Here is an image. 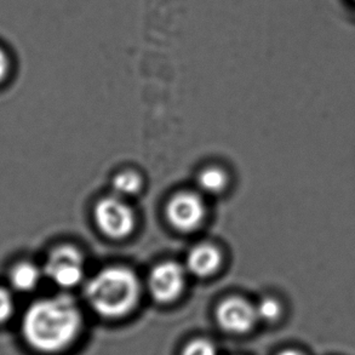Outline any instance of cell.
<instances>
[{
    "instance_id": "cell-1",
    "label": "cell",
    "mask_w": 355,
    "mask_h": 355,
    "mask_svg": "<svg viewBox=\"0 0 355 355\" xmlns=\"http://www.w3.org/2000/svg\"><path fill=\"white\" fill-rule=\"evenodd\" d=\"M82 329V313L66 295L43 298L24 313L22 332L34 349L55 353L69 346Z\"/></svg>"
},
{
    "instance_id": "cell-2",
    "label": "cell",
    "mask_w": 355,
    "mask_h": 355,
    "mask_svg": "<svg viewBox=\"0 0 355 355\" xmlns=\"http://www.w3.org/2000/svg\"><path fill=\"white\" fill-rule=\"evenodd\" d=\"M141 286L136 274L123 266H112L95 274L85 286L92 309L105 318L129 314L139 302Z\"/></svg>"
},
{
    "instance_id": "cell-3",
    "label": "cell",
    "mask_w": 355,
    "mask_h": 355,
    "mask_svg": "<svg viewBox=\"0 0 355 355\" xmlns=\"http://www.w3.org/2000/svg\"><path fill=\"white\" fill-rule=\"evenodd\" d=\"M94 218L102 234L111 239H125L136 228V215L124 198L113 196L97 202Z\"/></svg>"
},
{
    "instance_id": "cell-4",
    "label": "cell",
    "mask_w": 355,
    "mask_h": 355,
    "mask_svg": "<svg viewBox=\"0 0 355 355\" xmlns=\"http://www.w3.org/2000/svg\"><path fill=\"white\" fill-rule=\"evenodd\" d=\"M43 274L60 288H74L85 275L84 256L72 245H61L49 254Z\"/></svg>"
},
{
    "instance_id": "cell-5",
    "label": "cell",
    "mask_w": 355,
    "mask_h": 355,
    "mask_svg": "<svg viewBox=\"0 0 355 355\" xmlns=\"http://www.w3.org/2000/svg\"><path fill=\"white\" fill-rule=\"evenodd\" d=\"M207 217V205L200 196L193 192L178 193L168 200L166 218L178 231L188 233L202 226Z\"/></svg>"
},
{
    "instance_id": "cell-6",
    "label": "cell",
    "mask_w": 355,
    "mask_h": 355,
    "mask_svg": "<svg viewBox=\"0 0 355 355\" xmlns=\"http://www.w3.org/2000/svg\"><path fill=\"white\" fill-rule=\"evenodd\" d=\"M186 279L187 269L181 264L173 261L157 264L149 273V293L158 302H173L186 288Z\"/></svg>"
},
{
    "instance_id": "cell-7",
    "label": "cell",
    "mask_w": 355,
    "mask_h": 355,
    "mask_svg": "<svg viewBox=\"0 0 355 355\" xmlns=\"http://www.w3.org/2000/svg\"><path fill=\"white\" fill-rule=\"evenodd\" d=\"M218 325L231 334H245L259 320L256 306L241 297H230L220 303L216 309Z\"/></svg>"
},
{
    "instance_id": "cell-8",
    "label": "cell",
    "mask_w": 355,
    "mask_h": 355,
    "mask_svg": "<svg viewBox=\"0 0 355 355\" xmlns=\"http://www.w3.org/2000/svg\"><path fill=\"white\" fill-rule=\"evenodd\" d=\"M222 264V254L211 244H199L188 252L186 269L198 278H207L216 273Z\"/></svg>"
},
{
    "instance_id": "cell-9",
    "label": "cell",
    "mask_w": 355,
    "mask_h": 355,
    "mask_svg": "<svg viewBox=\"0 0 355 355\" xmlns=\"http://www.w3.org/2000/svg\"><path fill=\"white\" fill-rule=\"evenodd\" d=\"M43 270L31 262H21L10 272V282L16 290L28 293L38 286L43 277Z\"/></svg>"
},
{
    "instance_id": "cell-10",
    "label": "cell",
    "mask_w": 355,
    "mask_h": 355,
    "mask_svg": "<svg viewBox=\"0 0 355 355\" xmlns=\"http://www.w3.org/2000/svg\"><path fill=\"white\" fill-rule=\"evenodd\" d=\"M228 183L227 173L220 168H207L198 176V186L207 194H218L225 191Z\"/></svg>"
},
{
    "instance_id": "cell-11",
    "label": "cell",
    "mask_w": 355,
    "mask_h": 355,
    "mask_svg": "<svg viewBox=\"0 0 355 355\" xmlns=\"http://www.w3.org/2000/svg\"><path fill=\"white\" fill-rule=\"evenodd\" d=\"M142 180L134 171H123L118 173L112 181V188L116 196L120 198L132 197L141 191Z\"/></svg>"
},
{
    "instance_id": "cell-12",
    "label": "cell",
    "mask_w": 355,
    "mask_h": 355,
    "mask_svg": "<svg viewBox=\"0 0 355 355\" xmlns=\"http://www.w3.org/2000/svg\"><path fill=\"white\" fill-rule=\"evenodd\" d=\"M256 313L264 322H275L282 314V306L274 298H264L256 306Z\"/></svg>"
},
{
    "instance_id": "cell-13",
    "label": "cell",
    "mask_w": 355,
    "mask_h": 355,
    "mask_svg": "<svg viewBox=\"0 0 355 355\" xmlns=\"http://www.w3.org/2000/svg\"><path fill=\"white\" fill-rule=\"evenodd\" d=\"M182 355H216V349L210 341L196 340L184 348Z\"/></svg>"
},
{
    "instance_id": "cell-14",
    "label": "cell",
    "mask_w": 355,
    "mask_h": 355,
    "mask_svg": "<svg viewBox=\"0 0 355 355\" xmlns=\"http://www.w3.org/2000/svg\"><path fill=\"white\" fill-rule=\"evenodd\" d=\"M14 313V301L9 291L4 288H0V322H4Z\"/></svg>"
},
{
    "instance_id": "cell-15",
    "label": "cell",
    "mask_w": 355,
    "mask_h": 355,
    "mask_svg": "<svg viewBox=\"0 0 355 355\" xmlns=\"http://www.w3.org/2000/svg\"><path fill=\"white\" fill-rule=\"evenodd\" d=\"M9 58L3 49H0V83L4 80L9 73Z\"/></svg>"
},
{
    "instance_id": "cell-16",
    "label": "cell",
    "mask_w": 355,
    "mask_h": 355,
    "mask_svg": "<svg viewBox=\"0 0 355 355\" xmlns=\"http://www.w3.org/2000/svg\"><path fill=\"white\" fill-rule=\"evenodd\" d=\"M278 355H302V354H301V353H298V352L285 351V352H282V353H280V354H278Z\"/></svg>"
},
{
    "instance_id": "cell-17",
    "label": "cell",
    "mask_w": 355,
    "mask_h": 355,
    "mask_svg": "<svg viewBox=\"0 0 355 355\" xmlns=\"http://www.w3.org/2000/svg\"><path fill=\"white\" fill-rule=\"evenodd\" d=\"M354 1H355V0H354Z\"/></svg>"
}]
</instances>
